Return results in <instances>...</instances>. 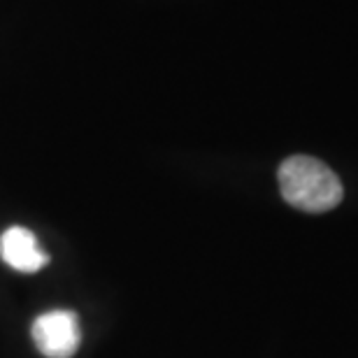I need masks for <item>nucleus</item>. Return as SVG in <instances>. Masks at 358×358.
Here are the masks:
<instances>
[{
	"mask_svg": "<svg viewBox=\"0 0 358 358\" xmlns=\"http://www.w3.org/2000/svg\"><path fill=\"white\" fill-rule=\"evenodd\" d=\"M277 179L286 203L310 214L331 212L345 198L340 177L324 161L312 156L298 154L286 159L279 166Z\"/></svg>",
	"mask_w": 358,
	"mask_h": 358,
	"instance_id": "nucleus-1",
	"label": "nucleus"
},
{
	"mask_svg": "<svg viewBox=\"0 0 358 358\" xmlns=\"http://www.w3.org/2000/svg\"><path fill=\"white\" fill-rule=\"evenodd\" d=\"M33 342L47 358H73L82 345L80 317L70 310H52L33 321Z\"/></svg>",
	"mask_w": 358,
	"mask_h": 358,
	"instance_id": "nucleus-2",
	"label": "nucleus"
},
{
	"mask_svg": "<svg viewBox=\"0 0 358 358\" xmlns=\"http://www.w3.org/2000/svg\"><path fill=\"white\" fill-rule=\"evenodd\" d=\"M0 259L24 275L40 272L49 263V254L42 252L38 238L24 226H10L0 235Z\"/></svg>",
	"mask_w": 358,
	"mask_h": 358,
	"instance_id": "nucleus-3",
	"label": "nucleus"
}]
</instances>
